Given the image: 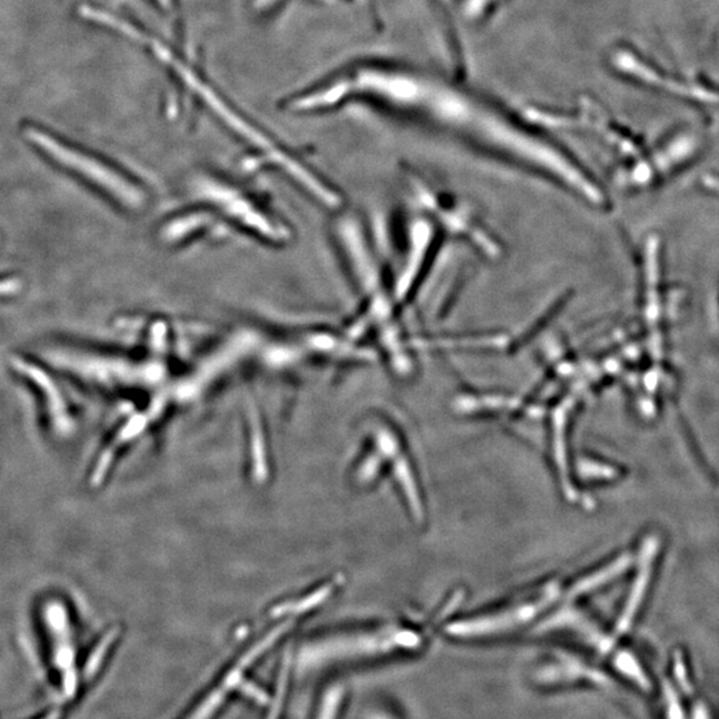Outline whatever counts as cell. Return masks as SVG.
Instances as JSON below:
<instances>
[{
  "label": "cell",
  "mask_w": 719,
  "mask_h": 719,
  "mask_svg": "<svg viewBox=\"0 0 719 719\" xmlns=\"http://www.w3.org/2000/svg\"><path fill=\"white\" fill-rule=\"evenodd\" d=\"M24 135L51 162L83 180L124 210L140 211L146 207L147 194L142 185L111 163L38 127H27Z\"/></svg>",
  "instance_id": "obj_1"
},
{
  "label": "cell",
  "mask_w": 719,
  "mask_h": 719,
  "mask_svg": "<svg viewBox=\"0 0 719 719\" xmlns=\"http://www.w3.org/2000/svg\"><path fill=\"white\" fill-rule=\"evenodd\" d=\"M558 664H548L535 671V684L541 687L568 686L586 681V684L599 685L603 676L597 670L586 665L578 664L572 659H557Z\"/></svg>",
  "instance_id": "obj_7"
},
{
  "label": "cell",
  "mask_w": 719,
  "mask_h": 719,
  "mask_svg": "<svg viewBox=\"0 0 719 719\" xmlns=\"http://www.w3.org/2000/svg\"><path fill=\"white\" fill-rule=\"evenodd\" d=\"M47 630L51 644V661L61 681V695L72 701L80 687V674L76 667L75 645L69 616L61 606H48Z\"/></svg>",
  "instance_id": "obj_6"
},
{
  "label": "cell",
  "mask_w": 719,
  "mask_h": 719,
  "mask_svg": "<svg viewBox=\"0 0 719 719\" xmlns=\"http://www.w3.org/2000/svg\"><path fill=\"white\" fill-rule=\"evenodd\" d=\"M61 717H63V713H61V710L56 709V710H51V712L47 713V714L44 715V717L39 719H61Z\"/></svg>",
  "instance_id": "obj_12"
},
{
  "label": "cell",
  "mask_w": 719,
  "mask_h": 719,
  "mask_svg": "<svg viewBox=\"0 0 719 719\" xmlns=\"http://www.w3.org/2000/svg\"><path fill=\"white\" fill-rule=\"evenodd\" d=\"M421 645V637L411 630H391L356 637L343 644L323 645L304 654L301 671L317 670L357 657L385 656L393 651L414 650Z\"/></svg>",
  "instance_id": "obj_3"
},
{
  "label": "cell",
  "mask_w": 719,
  "mask_h": 719,
  "mask_svg": "<svg viewBox=\"0 0 719 719\" xmlns=\"http://www.w3.org/2000/svg\"><path fill=\"white\" fill-rule=\"evenodd\" d=\"M200 199L240 230L272 244L289 239V228L255 197L219 179H204L196 185Z\"/></svg>",
  "instance_id": "obj_2"
},
{
  "label": "cell",
  "mask_w": 719,
  "mask_h": 719,
  "mask_svg": "<svg viewBox=\"0 0 719 719\" xmlns=\"http://www.w3.org/2000/svg\"><path fill=\"white\" fill-rule=\"evenodd\" d=\"M115 639H117V630L107 634V636L101 639L98 648H95L94 651L90 654L86 665H84L83 671H81L80 674V684L89 685L94 681L101 667H103L104 658H106L107 654H109V648H111Z\"/></svg>",
  "instance_id": "obj_10"
},
{
  "label": "cell",
  "mask_w": 719,
  "mask_h": 719,
  "mask_svg": "<svg viewBox=\"0 0 719 719\" xmlns=\"http://www.w3.org/2000/svg\"><path fill=\"white\" fill-rule=\"evenodd\" d=\"M557 596L558 586L551 583L538 591L533 599L515 603L512 608L469 621L452 623L448 626V633L455 637H482L515 630L518 626L532 621L546 606L551 605Z\"/></svg>",
  "instance_id": "obj_5"
},
{
  "label": "cell",
  "mask_w": 719,
  "mask_h": 719,
  "mask_svg": "<svg viewBox=\"0 0 719 719\" xmlns=\"http://www.w3.org/2000/svg\"><path fill=\"white\" fill-rule=\"evenodd\" d=\"M630 563L631 558L629 555H622V557L617 558L610 565L605 566V568L600 569L596 573L578 581L569 591V597L580 596V594L588 593V591L599 588L602 583L608 582V581L613 580L614 577L621 574L628 568V565H630Z\"/></svg>",
  "instance_id": "obj_9"
},
{
  "label": "cell",
  "mask_w": 719,
  "mask_h": 719,
  "mask_svg": "<svg viewBox=\"0 0 719 719\" xmlns=\"http://www.w3.org/2000/svg\"><path fill=\"white\" fill-rule=\"evenodd\" d=\"M657 549H658V541L656 538H648L647 543H645L644 549H642L641 565H639V574L634 580L628 602H626L625 609H623L621 617H620L619 623L616 626L617 634H623L630 628L637 610H639V606L641 605L642 600H644L648 582H650L651 569H653Z\"/></svg>",
  "instance_id": "obj_8"
},
{
  "label": "cell",
  "mask_w": 719,
  "mask_h": 719,
  "mask_svg": "<svg viewBox=\"0 0 719 719\" xmlns=\"http://www.w3.org/2000/svg\"><path fill=\"white\" fill-rule=\"evenodd\" d=\"M344 690L341 687H332L326 693L318 707L316 719H337L343 705Z\"/></svg>",
  "instance_id": "obj_11"
},
{
  "label": "cell",
  "mask_w": 719,
  "mask_h": 719,
  "mask_svg": "<svg viewBox=\"0 0 719 719\" xmlns=\"http://www.w3.org/2000/svg\"><path fill=\"white\" fill-rule=\"evenodd\" d=\"M289 628V623L275 628L261 641L248 648L244 654L233 664L211 689L205 693L183 719H215L219 713L224 709L227 702L236 690L241 686L242 679L247 676L248 670L256 664L259 658L268 650Z\"/></svg>",
  "instance_id": "obj_4"
}]
</instances>
